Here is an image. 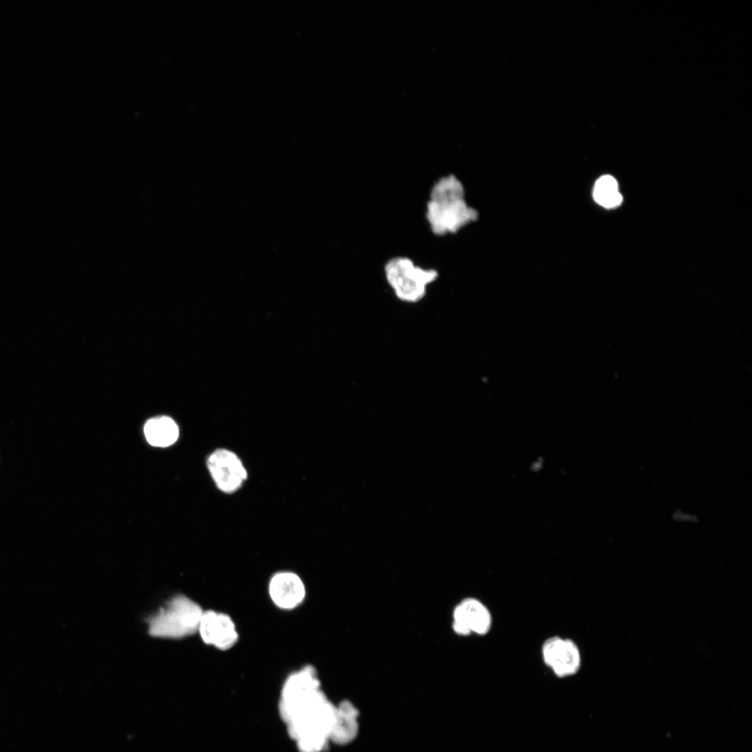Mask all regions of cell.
<instances>
[{"mask_svg": "<svg viewBox=\"0 0 752 752\" xmlns=\"http://www.w3.org/2000/svg\"><path fill=\"white\" fill-rule=\"evenodd\" d=\"M269 592L274 603L284 609L297 606L305 597L301 579L295 573L281 572L271 579Z\"/></svg>", "mask_w": 752, "mask_h": 752, "instance_id": "cell-10", "label": "cell"}, {"mask_svg": "<svg viewBox=\"0 0 752 752\" xmlns=\"http://www.w3.org/2000/svg\"><path fill=\"white\" fill-rule=\"evenodd\" d=\"M203 611L184 595L171 598L148 622V632L155 637L180 639L198 631Z\"/></svg>", "mask_w": 752, "mask_h": 752, "instance_id": "cell-3", "label": "cell"}, {"mask_svg": "<svg viewBox=\"0 0 752 752\" xmlns=\"http://www.w3.org/2000/svg\"><path fill=\"white\" fill-rule=\"evenodd\" d=\"M336 707L322 691L301 707L285 723L299 752H323L329 740Z\"/></svg>", "mask_w": 752, "mask_h": 752, "instance_id": "cell-2", "label": "cell"}, {"mask_svg": "<svg viewBox=\"0 0 752 752\" xmlns=\"http://www.w3.org/2000/svg\"><path fill=\"white\" fill-rule=\"evenodd\" d=\"M320 689L315 669L306 666L291 674L283 686L279 703V712L285 722L293 711Z\"/></svg>", "mask_w": 752, "mask_h": 752, "instance_id": "cell-6", "label": "cell"}, {"mask_svg": "<svg viewBox=\"0 0 752 752\" xmlns=\"http://www.w3.org/2000/svg\"><path fill=\"white\" fill-rule=\"evenodd\" d=\"M453 630L459 635H486L492 626V616L487 606L479 600H462L453 611Z\"/></svg>", "mask_w": 752, "mask_h": 752, "instance_id": "cell-8", "label": "cell"}, {"mask_svg": "<svg viewBox=\"0 0 752 752\" xmlns=\"http://www.w3.org/2000/svg\"><path fill=\"white\" fill-rule=\"evenodd\" d=\"M198 631L205 643L223 650L232 647L238 638L232 619L212 610L203 612Z\"/></svg>", "mask_w": 752, "mask_h": 752, "instance_id": "cell-9", "label": "cell"}, {"mask_svg": "<svg viewBox=\"0 0 752 752\" xmlns=\"http://www.w3.org/2000/svg\"><path fill=\"white\" fill-rule=\"evenodd\" d=\"M426 219L437 235L455 233L478 218V212L464 200L461 182L453 175L439 179L431 189Z\"/></svg>", "mask_w": 752, "mask_h": 752, "instance_id": "cell-1", "label": "cell"}, {"mask_svg": "<svg viewBox=\"0 0 752 752\" xmlns=\"http://www.w3.org/2000/svg\"><path fill=\"white\" fill-rule=\"evenodd\" d=\"M207 466L217 487L224 493L237 491L247 477L241 460L228 449L213 451L207 458Z\"/></svg>", "mask_w": 752, "mask_h": 752, "instance_id": "cell-7", "label": "cell"}, {"mask_svg": "<svg viewBox=\"0 0 752 752\" xmlns=\"http://www.w3.org/2000/svg\"><path fill=\"white\" fill-rule=\"evenodd\" d=\"M359 712L350 700H344L336 707V714L329 740L338 745L347 744L355 739L359 731Z\"/></svg>", "mask_w": 752, "mask_h": 752, "instance_id": "cell-11", "label": "cell"}, {"mask_svg": "<svg viewBox=\"0 0 752 752\" xmlns=\"http://www.w3.org/2000/svg\"><path fill=\"white\" fill-rule=\"evenodd\" d=\"M145 437L149 444L155 447H167L173 444L179 436L175 422L168 416L149 419L144 426Z\"/></svg>", "mask_w": 752, "mask_h": 752, "instance_id": "cell-12", "label": "cell"}, {"mask_svg": "<svg viewBox=\"0 0 752 752\" xmlns=\"http://www.w3.org/2000/svg\"><path fill=\"white\" fill-rule=\"evenodd\" d=\"M386 280L401 301L417 303L426 295L427 287L438 277L434 269L416 266L406 257H395L384 266Z\"/></svg>", "mask_w": 752, "mask_h": 752, "instance_id": "cell-4", "label": "cell"}, {"mask_svg": "<svg viewBox=\"0 0 752 752\" xmlns=\"http://www.w3.org/2000/svg\"><path fill=\"white\" fill-rule=\"evenodd\" d=\"M541 655L545 664L558 677L574 675L581 668L579 648L569 638L553 636L547 639L542 645Z\"/></svg>", "mask_w": 752, "mask_h": 752, "instance_id": "cell-5", "label": "cell"}, {"mask_svg": "<svg viewBox=\"0 0 752 752\" xmlns=\"http://www.w3.org/2000/svg\"><path fill=\"white\" fill-rule=\"evenodd\" d=\"M593 198L599 205L606 208L616 207L622 201V197L618 191L617 181L609 175H603L596 181L593 189Z\"/></svg>", "mask_w": 752, "mask_h": 752, "instance_id": "cell-13", "label": "cell"}]
</instances>
